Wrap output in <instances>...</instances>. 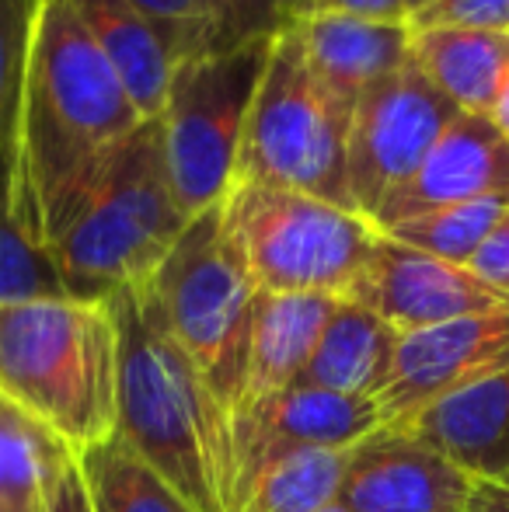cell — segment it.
<instances>
[{
    "instance_id": "603a6c76",
    "label": "cell",
    "mask_w": 509,
    "mask_h": 512,
    "mask_svg": "<svg viewBox=\"0 0 509 512\" xmlns=\"http://www.w3.org/2000/svg\"><path fill=\"white\" fill-rule=\"evenodd\" d=\"M77 460L91 488L95 512H192L182 495L119 436L81 453Z\"/></svg>"
},
{
    "instance_id": "1f68e13d",
    "label": "cell",
    "mask_w": 509,
    "mask_h": 512,
    "mask_svg": "<svg viewBox=\"0 0 509 512\" xmlns=\"http://www.w3.org/2000/svg\"><path fill=\"white\" fill-rule=\"evenodd\" d=\"M304 14H356L374 21H408L401 0H304Z\"/></svg>"
},
{
    "instance_id": "ac0fdd59",
    "label": "cell",
    "mask_w": 509,
    "mask_h": 512,
    "mask_svg": "<svg viewBox=\"0 0 509 512\" xmlns=\"http://www.w3.org/2000/svg\"><path fill=\"white\" fill-rule=\"evenodd\" d=\"M398 331L356 300H339L297 384L346 398H377L387 384Z\"/></svg>"
},
{
    "instance_id": "f1b7e54d",
    "label": "cell",
    "mask_w": 509,
    "mask_h": 512,
    "mask_svg": "<svg viewBox=\"0 0 509 512\" xmlns=\"http://www.w3.org/2000/svg\"><path fill=\"white\" fill-rule=\"evenodd\" d=\"M412 32L419 28H478V32L509 35V0H433L408 18Z\"/></svg>"
},
{
    "instance_id": "e575fe53",
    "label": "cell",
    "mask_w": 509,
    "mask_h": 512,
    "mask_svg": "<svg viewBox=\"0 0 509 512\" xmlns=\"http://www.w3.org/2000/svg\"><path fill=\"white\" fill-rule=\"evenodd\" d=\"M401 4H405V14H408V18H412L415 11H422V7H429V4H433V0H401Z\"/></svg>"
},
{
    "instance_id": "7402d4cb",
    "label": "cell",
    "mask_w": 509,
    "mask_h": 512,
    "mask_svg": "<svg viewBox=\"0 0 509 512\" xmlns=\"http://www.w3.org/2000/svg\"><path fill=\"white\" fill-rule=\"evenodd\" d=\"M74 453L0 398V512H39Z\"/></svg>"
},
{
    "instance_id": "d6986e66",
    "label": "cell",
    "mask_w": 509,
    "mask_h": 512,
    "mask_svg": "<svg viewBox=\"0 0 509 512\" xmlns=\"http://www.w3.org/2000/svg\"><path fill=\"white\" fill-rule=\"evenodd\" d=\"M412 63L461 112L489 115L509 74V35L478 28H419Z\"/></svg>"
},
{
    "instance_id": "e0dca14e",
    "label": "cell",
    "mask_w": 509,
    "mask_h": 512,
    "mask_svg": "<svg viewBox=\"0 0 509 512\" xmlns=\"http://www.w3.org/2000/svg\"><path fill=\"white\" fill-rule=\"evenodd\" d=\"M475 481L509 478V366L450 398L436 401L405 425Z\"/></svg>"
},
{
    "instance_id": "30bf717a",
    "label": "cell",
    "mask_w": 509,
    "mask_h": 512,
    "mask_svg": "<svg viewBox=\"0 0 509 512\" xmlns=\"http://www.w3.org/2000/svg\"><path fill=\"white\" fill-rule=\"evenodd\" d=\"M509 366V307L405 331L387 384L374 398L384 425L405 429L419 411Z\"/></svg>"
},
{
    "instance_id": "d6a6232c",
    "label": "cell",
    "mask_w": 509,
    "mask_h": 512,
    "mask_svg": "<svg viewBox=\"0 0 509 512\" xmlns=\"http://www.w3.org/2000/svg\"><path fill=\"white\" fill-rule=\"evenodd\" d=\"M464 512H509V485L506 481H475V492Z\"/></svg>"
},
{
    "instance_id": "9a60e30c",
    "label": "cell",
    "mask_w": 509,
    "mask_h": 512,
    "mask_svg": "<svg viewBox=\"0 0 509 512\" xmlns=\"http://www.w3.org/2000/svg\"><path fill=\"white\" fill-rule=\"evenodd\" d=\"M311 74L349 108L367 88L401 70L412 56L408 21H374L356 14H304L293 21Z\"/></svg>"
},
{
    "instance_id": "4316f807",
    "label": "cell",
    "mask_w": 509,
    "mask_h": 512,
    "mask_svg": "<svg viewBox=\"0 0 509 512\" xmlns=\"http://www.w3.org/2000/svg\"><path fill=\"white\" fill-rule=\"evenodd\" d=\"M35 0H0V150H11Z\"/></svg>"
},
{
    "instance_id": "8992f818",
    "label": "cell",
    "mask_w": 509,
    "mask_h": 512,
    "mask_svg": "<svg viewBox=\"0 0 509 512\" xmlns=\"http://www.w3.org/2000/svg\"><path fill=\"white\" fill-rule=\"evenodd\" d=\"M349 115L353 108L311 74L290 25L272 39L241 136L234 182L293 189L353 209L346 189Z\"/></svg>"
},
{
    "instance_id": "484cf974",
    "label": "cell",
    "mask_w": 509,
    "mask_h": 512,
    "mask_svg": "<svg viewBox=\"0 0 509 512\" xmlns=\"http://www.w3.org/2000/svg\"><path fill=\"white\" fill-rule=\"evenodd\" d=\"M161 35L171 60L210 53L217 46L220 11L217 0H129Z\"/></svg>"
},
{
    "instance_id": "d4e9b609",
    "label": "cell",
    "mask_w": 509,
    "mask_h": 512,
    "mask_svg": "<svg viewBox=\"0 0 509 512\" xmlns=\"http://www.w3.org/2000/svg\"><path fill=\"white\" fill-rule=\"evenodd\" d=\"M35 297H67L53 255L35 241L14 209L11 150H0V304Z\"/></svg>"
},
{
    "instance_id": "9c48e42d",
    "label": "cell",
    "mask_w": 509,
    "mask_h": 512,
    "mask_svg": "<svg viewBox=\"0 0 509 512\" xmlns=\"http://www.w3.org/2000/svg\"><path fill=\"white\" fill-rule=\"evenodd\" d=\"M457 112L461 108L429 84L412 56L363 91L346 133V189L356 213L374 223L384 199L415 175Z\"/></svg>"
},
{
    "instance_id": "4dcf8cb0",
    "label": "cell",
    "mask_w": 509,
    "mask_h": 512,
    "mask_svg": "<svg viewBox=\"0 0 509 512\" xmlns=\"http://www.w3.org/2000/svg\"><path fill=\"white\" fill-rule=\"evenodd\" d=\"M39 512H95L91 488H88V481H84L81 460L77 457L67 460V467H63L60 478L53 481V488H49Z\"/></svg>"
},
{
    "instance_id": "836d02e7",
    "label": "cell",
    "mask_w": 509,
    "mask_h": 512,
    "mask_svg": "<svg viewBox=\"0 0 509 512\" xmlns=\"http://www.w3.org/2000/svg\"><path fill=\"white\" fill-rule=\"evenodd\" d=\"M489 122L499 129V133L509 140V74H506V81H503V88H499V98H496V105L489 108Z\"/></svg>"
},
{
    "instance_id": "6da1fadb",
    "label": "cell",
    "mask_w": 509,
    "mask_h": 512,
    "mask_svg": "<svg viewBox=\"0 0 509 512\" xmlns=\"http://www.w3.org/2000/svg\"><path fill=\"white\" fill-rule=\"evenodd\" d=\"M143 122L70 0H35L11 129L14 209L49 251L109 157Z\"/></svg>"
},
{
    "instance_id": "83f0119b",
    "label": "cell",
    "mask_w": 509,
    "mask_h": 512,
    "mask_svg": "<svg viewBox=\"0 0 509 512\" xmlns=\"http://www.w3.org/2000/svg\"><path fill=\"white\" fill-rule=\"evenodd\" d=\"M220 28L213 49H234L245 42L276 39L297 18H304V0H217Z\"/></svg>"
},
{
    "instance_id": "8fae6325",
    "label": "cell",
    "mask_w": 509,
    "mask_h": 512,
    "mask_svg": "<svg viewBox=\"0 0 509 512\" xmlns=\"http://www.w3.org/2000/svg\"><path fill=\"white\" fill-rule=\"evenodd\" d=\"M475 478L419 439L412 429L381 425L346 450L342 512H464Z\"/></svg>"
},
{
    "instance_id": "7a4b0ae2",
    "label": "cell",
    "mask_w": 509,
    "mask_h": 512,
    "mask_svg": "<svg viewBox=\"0 0 509 512\" xmlns=\"http://www.w3.org/2000/svg\"><path fill=\"white\" fill-rule=\"evenodd\" d=\"M109 307L119 331L116 436L192 512H238L227 408L171 335L147 283L112 293Z\"/></svg>"
},
{
    "instance_id": "52a82bcc",
    "label": "cell",
    "mask_w": 509,
    "mask_h": 512,
    "mask_svg": "<svg viewBox=\"0 0 509 512\" xmlns=\"http://www.w3.org/2000/svg\"><path fill=\"white\" fill-rule=\"evenodd\" d=\"M171 335L231 415L245 377L258 286L224 227L220 203L192 216L147 279Z\"/></svg>"
},
{
    "instance_id": "7c38bea8",
    "label": "cell",
    "mask_w": 509,
    "mask_h": 512,
    "mask_svg": "<svg viewBox=\"0 0 509 512\" xmlns=\"http://www.w3.org/2000/svg\"><path fill=\"white\" fill-rule=\"evenodd\" d=\"M346 300L374 310L398 335L509 307L503 293L485 286L471 269L405 248L387 234L377 237L374 255Z\"/></svg>"
},
{
    "instance_id": "2e32d148",
    "label": "cell",
    "mask_w": 509,
    "mask_h": 512,
    "mask_svg": "<svg viewBox=\"0 0 509 512\" xmlns=\"http://www.w3.org/2000/svg\"><path fill=\"white\" fill-rule=\"evenodd\" d=\"M339 297L325 293H262L252 310V335H248L245 377L234 401V411L255 408L276 394L290 391L304 373L328 317Z\"/></svg>"
},
{
    "instance_id": "f546056e",
    "label": "cell",
    "mask_w": 509,
    "mask_h": 512,
    "mask_svg": "<svg viewBox=\"0 0 509 512\" xmlns=\"http://www.w3.org/2000/svg\"><path fill=\"white\" fill-rule=\"evenodd\" d=\"M468 269L475 272L485 286H492V290L503 293L509 300V209L503 213V220L492 227V234L482 241V248L475 251Z\"/></svg>"
},
{
    "instance_id": "d590c367",
    "label": "cell",
    "mask_w": 509,
    "mask_h": 512,
    "mask_svg": "<svg viewBox=\"0 0 509 512\" xmlns=\"http://www.w3.org/2000/svg\"><path fill=\"white\" fill-rule=\"evenodd\" d=\"M328 512H342V509H339V506H332V509H328Z\"/></svg>"
},
{
    "instance_id": "cb8c5ba5",
    "label": "cell",
    "mask_w": 509,
    "mask_h": 512,
    "mask_svg": "<svg viewBox=\"0 0 509 512\" xmlns=\"http://www.w3.org/2000/svg\"><path fill=\"white\" fill-rule=\"evenodd\" d=\"M509 209V196H489L475 199V203H457V206H440L429 213L408 216V220L394 223V227L381 230L391 241L415 248L422 255L443 258V262L464 265L475 258V251L482 248V241L492 234L503 213Z\"/></svg>"
},
{
    "instance_id": "5b68a950",
    "label": "cell",
    "mask_w": 509,
    "mask_h": 512,
    "mask_svg": "<svg viewBox=\"0 0 509 512\" xmlns=\"http://www.w3.org/2000/svg\"><path fill=\"white\" fill-rule=\"evenodd\" d=\"M220 213L262 293H325L346 300L381 237L353 209L255 182H234Z\"/></svg>"
},
{
    "instance_id": "4fadbf2b",
    "label": "cell",
    "mask_w": 509,
    "mask_h": 512,
    "mask_svg": "<svg viewBox=\"0 0 509 512\" xmlns=\"http://www.w3.org/2000/svg\"><path fill=\"white\" fill-rule=\"evenodd\" d=\"M381 411L374 398H346L321 387L293 384L290 391L262 401L255 408L234 411V506L241 488L262 464L290 450H349L363 436L381 429Z\"/></svg>"
},
{
    "instance_id": "ffe728a7",
    "label": "cell",
    "mask_w": 509,
    "mask_h": 512,
    "mask_svg": "<svg viewBox=\"0 0 509 512\" xmlns=\"http://www.w3.org/2000/svg\"><path fill=\"white\" fill-rule=\"evenodd\" d=\"M70 7L105 53V60L116 67L136 112L143 119H157L168 95L171 70H175L161 35L129 0H70Z\"/></svg>"
},
{
    "instance_id": "277c9868",
    "label": "cell",
    "mask_w": 509,
    "mask_h": 512,
    "mask_svg": "<svg viewBox=\"0 0 509 512\" xmlns=\"http://www.w3.org/2000/svg\"><path fill=\"white\" fill-rule=\"evenodd\" d=\"M185 223L164 168L161 122L143 119L109 157L49 255L67 297L109 300L154 276Z\"/></svg>"
},
{
    "instance_id": "3957f363",
    "label": "cell",
    "mask_w": 509,
    "mask_h": 512,
    "mask_svg": "<svg viewBox=\"0 0 509 512\" xmlns=\"http://www.w3.org/2000/svg\"><path fill=\"white\" fill-rule=\"evenodd\" d=\"M0 398L74 457L109 443L119 422V331L109 300L0 304Z\"/></svg>"
},
{
    "instance_id": "ba28073f",
    "label": "cell",
    "mask_w": 509,
    "mask_h": 512,
    "mask_svg": "<svg viewBox=\"0 0 509 512\" xmlns=\"http://www.w3.org/2000/svg\"><path fill=\"white\" fill-rule=\"evenodd\" d=\"M272 39L185 56L175 63L161 105V143L171 196L185 220L224 203L234 185L241 136Z\"/></svg>"
},
{
    "instance_id": "44dd1931",
    "label": "cell",
    "mask_w": 509,
    "mask_h": 512,
    "mask_svg": "<svg viewBox=\"0 0 509 512\" xmlns=\"http://www.w3.org/2000/svg\"><path fill=\"white\" fill-rule=\"evenodd\" d=\"M346 450H290L262 464L238 495V512H328L339 506Z\"/></svg>"
},
{
    "instance_id": "8d00e7d4",
    "label": "cell",
    "mask_w": 509,
    "mask_h": 512,
    "mask_svg": "<svg viewBox=\"0 0 509 512\" xmlns=\"http://www.w3.org/2000/svg\"><path fill=\"white\" fill-rule=\"evenodd\" d=\"M506 485H509V478H506Z\"/></svg>"
},
{
    "instance_id": "5bb4252c",
    "label": "cell",
    "mask_w": 509,
    "mask_h": 512,
    "mask_svg": "<svg viewBox=\"0 0 509 512\" xmlns=\"http://www.w3.org/2000/svg\"><path fill=\"white\" fill-rule=\"evenodd\" d=\"M489 196H509V140L489 115L457 112L415 175L384 199L374 227L387 230L408 216Z\"/></svg>"
}]
</instances>
